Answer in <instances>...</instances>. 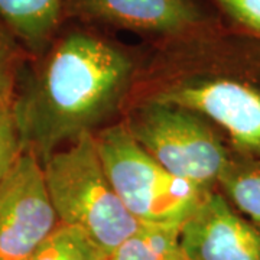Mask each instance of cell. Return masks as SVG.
<instances>
[{"label": "cell", "instance_id": "obj_2", "mask_svg": "<svg viewBox=\"0 0 260 260\" xmlns=\"http://www.w3.org/2000/svg\"><path fill=\"white\" fill-rule=\"evenodd\" d=\"M42 169L58 221L87 234L107 257L140 229L109 181L94 132L55 150Z\"/></svg>", "mask_w": 260, "mask_h": 260}, {"label": "cell", "instance_id": "obj_11", "mask_svg": "<svg viewBox=\"0 0 260 260\" xmlns=\"http://www.w3.org/2000/svg\"><path fill=\"white\" fill-rule=\"evenodd\" d=\"M218 184L229 203L260 230V164L230 160Z\"/></svg>", "mask_w": 260, "mask_h": 260}, {"label": "cell", "instance_id": "obj_1", "mask_svg": "<svg viewBox=\"0 0 260 260\" xmlns=\"http://www.w3.org/2000/svg\"><path fill=\"white\" fill-rule=\"evenodd\" d=\"M133 75L130 55L106 38L74 29L55 38L15 91L22 149L42 164L112 114Z\"/></svg>", "mask_w": 260, "mask_h": 260}, {"label": "cell", "instance_id": "obj_12", "mask_svg": "<svg viewBox=\"0 0 260 260\" xmlns=\"http://www.w3.org/2000/svg\"><path fill=\"white\" fill-rule=\"evenodd\" d=\"M25 260H107V254L81 230L59 223Z\"/></svg>", "mask_w": 260, "mask_h": 260}, {"label": "cell", "instance_id": "obj_15", "mask_svg": "<svg viewBox=\"0 0 260 260\" xmlns=\"http://www.w3.org/2000/svg\"><path fill=\"white\" fill-rule=\"evenodd\" d=\"M233 19L260 34V0H217Z\"/></svg>", "mask_w": 260, "mask_h": 260}, {"label": "cell", "instance_id": "obj_13", "mask_svg": "<svg viewBox=\"0 0 260 260\" xmlns=\"http://www.w3.org/2000/svg\"><path fill=\"white\" fill-rule=\"evenodd\" d=\"M26 55L28 52L0 19V100H13L22 62Z\"/></svg>", "mask_w": 260, "mask_h": 260}, {"label": "cell", "instance_id": "obj_10", "mask_svg": "<svg viewBox=\"0 0 260 260\" xmlns=\"http://www.w3.org/2000/svg\"><path fill=\"white\" fill-rule=\"evenodd\" d=\"M107 260H189L179 243V229L140 225Z\"/></svg>", "mask_w": 260, "mask_h": 260}, {"label": "cell", "instance_id": "obj_6", "mask_svg": "<svg viewBox=\"0 0 260 260\" xmlns=\"http://www.w3.org/2000/svg\"><path fill=\"white\" fill-rule=\"evenodd\" d=\"M153 100L192 110L221 126L234 145L260 155V91L230 78L178 83Z\"/></svg>", "mask_w": 260, "mask_h": 260}, {"label": "cell", "instance_id": "obj_8", "mask_svg": "<svg viewBox=\"0 0 260 260\" xmlns=\"http://www.w3.org/2000/svg\"><path fill=\"white\" fill-rule=\"evenodd\" d=\"M179 243L189 260H260V230L217 192L179 227Z\"/></svg>", "mask_w": 260, "mask_h": 260}, {"label": "cell", "instance_id": "obj_9", "mask_svg": "<svg viewBox=\"0 0 260 260\" xmlns=\"http://www.w3.org/2000/svg\"><path fill=\"white\" fill-rule=\"evenodd\" d=\"M64 18V0H0V19L28 55L47 51Z\"/></svg>", "mask_w": 260, "mask_h": 260}, {"label": "cell", "instance_id": "obj_5", "mask_svg": "<svg viewBox=\"0 0 260 260\" xmlns=\"http://www.w3.org/2000/svg\"><path fill=\"white\" fill-rule=\"evenodd\" d=\"M58 224L42 164L23 150L0 179V260H25Z\"/></svg>", "mask_w": 260, "mask_h": 260}, {"label": "cell", "instance_id": "obj_14", "mask_svg": "<svg viewBox=\"0 0 260 260\" xmlns=\"http://www.w3.org/2000/svg\"><path fill=\"white\" fill-rule=\"evenodd\" d=\"M23 152L12 102L0 100V179Z\"/></svg>", "mask_w": 260, "mask_h": 260}, {"label": "cell", "instance_id": "obj_3", "mask_svg": "<svg viewBox=\"0 0 260 260\" xmlns=\"http://www.w3.org/2000/svg\"><path fill=\"white\" fill-rule=\"evenodd\" d=\"M94 136L110 184L142 225L179 229L210 192L172 175L140 146L124 123Z\"/></svg>", "mask_w": 260, "mask_h": 260}, {"label": "cell", "instance_id": "obj_7", "mask_svg": "<svg viewBox=\"0 0 260 260\" xmlns=\"http://www.w3.org/2000/svg\"><path fill=\"white\" fill-rule=\"evenodd\" d=\"M64 16L174 39L191 38L204 23L194 0H64Z\"/></svg>", "mask_w": 260, "mask_h": 260}, {"label": "cell", "instance_id": "obj_4", "mask_svg": "<svg viewBox=\"0 0 260 260\" xmlns=\"http://www.w3.org/2000/svg\"><path fill=\"white\" fill-rule=\"evenodd\" d=\"M124 124L172 175L205 191H213L230 164L223 142L204 117L185 107L152 99Z\"/></svg>", "mask_w": 260, "mask_h": 260}]
</instances>
